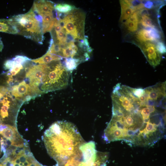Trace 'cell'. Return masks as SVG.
I'll return each mask as SVG.
<instances>
[{
  "label": "cell",
  "instance_id": "18",
  "mask_svg": "<svg viewBox=\"0 0 166 166\" xmlns=\"http://www.w3.org/2000/svg\"><path fill=\"white\" fill-rule=\"evenodd\" d=\"M65 32L66 31L64 30V29L61 31L56 33V38L58 41L57 42L60 43L65 44Z\"/></svg>",
  "mask_w": 166,
  "mask_h": 166
},
{
  "label": "cell",
  "instance_id": "1",
  "mask_svg": "<svg viewBox=\"0 0 166 166\" xmlns=\"http://www.w3.org/2000/svg\"><path fill=\"white\" fill-rule=\"evenodd\" d=\"M43 140L49 154L60 162L75 155L85 143L75 126L65 121L52 124L45 132Z\"/></svg>",
  "mask_w": 166,
  "mask_h": 166
},
{
  "label": "cell",
  "instance_id": "28",
  "mask_svg": "<svg viewBox=\"0 0 166 166\" xmlns=\"http://www.w3.org/2000/svg\"><path fill=\"white\" fill-rule=\"evenodd\" d=\"M29 166H30V165Z\"/></svg>",
  "mask_w": 166,
  "mask_h": 166
},
{
  "label": "cell",
  "instance_id": "5",
  "mask_svg": "<svg viewBox=\"0 0 166 166\" xmlns=\"http://www.w3.org/2000/svg\"><path fill=\"white\" fill-rule=\"evenodd\" d=\"M0 134L6 140L9 148H23L26 145L18 131L16 127L0 124Z\"/></svg>",
  "mask_w": 166,
  "mask_h": 166
},
{
  "label": "cell",
  "instance_id": "27",
  "mask_svg": "<svg viewBox=\"0 0 166 166\" xmlns=\"http://www.w3.org/2000/svg\"><path fill=\"white\" fill-rule=\"evenodd\" d=\"M37 166H41L40 164H38Z\"/></svg>",
  "mask_w": 166,
  "mask_h": 166
},
{
  "label": "cell",
  "instance_id": "10",
  "mask_svg": "<svg viewBox=\"0 0 166 166\" xmlns=\"http://www.w3.org/2000/svg\"><path fill=\"white\" fill-rule=\"evenodd\" d=\"M55 5L52 2L47 0H37L34 2L32 8L40 15L53 13L56 10Z\"/></svg>",
  "mask_w": 166,
  "mask_h": 166
},
{
  "label": "cell",
  "instance_id": "11",
  "mask_svg": "<svg viewBox=\"0 0 166 166\" xmlns=\"http://www.w3.org/2000/svg\"><path fill=\"white\" fill-rule=\"evenodd\" d=\"M120 3L121 9L120 20L122 22L126 20L136 11L131 6L130 0H121Z\"/></svg>",
  "mask_w": 166,
  "mask_h": 166
},
{
  "label": "cell",
  "instance_id": "2",
  "mask_svg": "<svg viewBox=\"0 0 166 166\" xmlns=\"http://www.w3.org/2000/svg\"><path fill=\"white\" fill-rule=\"evenodd\" d=\"M112 114L104 135L114 141L122 140L131 144L144 146L146 124L140 112H129L119 105L113 103Z\"/></svg>",
  "mask_w": 166,
  "mask_h": 166
},
{
  "label": "cell",
  "instance_id": "26",
  "mask_svg": "<svg viewBox=\"0 0 166 166\" xmlns=\"http://www.w3.org/2000/svg\"><path fill=\"white\" fill-rule=\"evenodd\" d=\"M0 166H6L1 160H0Z\"/></svg>",
  "mask_w": 166,
  "mask_h": 166
},
{
  "label": "cell",
  "instance_id": "23",
  "mask_svg": "<svg viewBox=\"0 0 166 166\" xmlns=\"http://www.w3.org/2000/svg\"><path fill=\"white\" fill-rule=\"evenodd\" d=\"M64 166H77L73 159L70 158L66 161Z\"/></svg>",
  "mask_w": 166,
  "mask_h": 166
},
{
  "label": "cell",
  "instance_id": "4",
  "mask_svg": "<svg viewBox=\"0 0 166 166\" xmlns=\"http://www.w3.org/2000/svg\"><path fill=\"white\" fill-rule=\"evenodd\" d=\"M49 64L42 79L40 87L42 94L62 89L68 84L69 72L60 61Z\"/></svg>",
  "mask_w": 166,
  "mask_h": 166
},
{
  "label": "cell",
  "instance_id": "24",
  "mask_svg": "<svg viewBox=\"0 0 166 166\" xmlns=\"http://www.w3.org/2000/svg\"><path fill=\"white\" fill-rule=\"evenodd\" d=\"M153 3L152 2L146 1L144 4V7L148 9L152 8L153 6Z\"/></svg>",
  "mask_w": 166,
  "mask_h": 166
},
{
  "label": "cell",
  "instance_id": "12",
  "mask_svg": "<svg viewBox=\"0 0 166 166\" xmlns=\"http://www.w3.org/2000/svg\"><path fill=\"white\" fill-rule=\"evenodd\" d=\"M139 22V11H135L126 20L124 25L128 31L134 32L138 29Z\"/></svg>",
  "mask_w": 166,
  "mask_h": 166
},
{
  "label": "cell",
  "instance_id": "15",
  "mask_svg": "<svg viewBox=\"0 0 166 166\" xmlns=\"http://www.w3.org/2000/svg\"><path fill=\"white\" fill-rule=\"evenodd\" d=\"M0 32L13 34L18 33L10 18L0 19Z\"/></svg>",
  "mask_w": 166,
  "mask_h": 166
},
{
  "label": "cell",
  "instance_id": "6",
  "mask_svg": "<svg viewBox=\"0 0 166 166\" xmlns=\"http://www.w3.org/2000/svg\"><path fill=\"white\" fill-rule=\"evenodd\" d=\"M10 91L15 99L23 103L35 97L30 85L25 80L12 86Z\"/></svg>",
  "mask_w": 166,
  "mask_h": 166
},
{
  "label": "cell",
  "instance_id": "7",
  "mask_svg": "<svg viewBox=\"0 0 166 166\" xmlns=\"http://www.w3.org/2000/svg\"><path fill=\"white\" fill-rule=\"evenodd\" d=\"M140 48L151 65L155 67L160 64L161 61L160 55L154 44L150 42L144 43H142Z\"/></svg>",
  "mask_w": 166,
  "mask_h": 166
},
{
  "label": "cell",
  "instance_id": "19",
  "mask_svg": "<svg viewBox=\"0 0 166 166\" xmlns=\"http://www.w3.org/2000/svg\"><path fill=\"white\" fill-rule=\"evenodd\" d=\"M130 89L133 95L138 98L145 93L144 89L141 88H133L130 87Z\"/></svg>",
  "mask_w": 166,
  "mask_h": 166
},
{
  "label": "cell",
  "instance_id": "13",
  "mask_svg": "<svg viewBox=\"0 0 166 166\" xmlns=\"http://www.w3.org/2000/svg\"><path fill=\"white\" fill-rule=\"evenodd\" d=\"M78 50L77 47L74 42L70 43L65 48L62 49L61 56L62 59H65L71 58L77 59L75 57L77 55Z\"/></svg>",
  "mask_w": 166,
  "mask_h": 166
},
{
  "label": "cell",
  "instance_id": "25",
  "mask_svg": "<svg viewBox=\"0 0 166 166\" xmlns=\"http://www.w3.org/2000/svg\"><path fill=\"white\" fill-rule=\"evenodd\" d=\"M3 48V44L0 37V52H1Z\"/></svg>",
  "mask_w": 166,
  "mask_h": 166
},
{
  "label": "cell",
  "instance_id": "14",
  "mask_svg": "<svg viewBox=\"0 0 166 166\" xmlns=\"http://www.w3.org/2000/svg\"><path fill=\"white\" fill-rule=\"evenodd\" d=\"M61 58L56 55L51 54L47 51L42 57L38 58L31 60V61L39 64H48L53 61H59Z\"/></svg>",
  "mask_w": 166,
  "mask_h": 166
},
{
  "label": "cell",
  "instance_id": "20",
  "mask_svg": "<svg viewBox=\"0 0 166 166\" xmlns=\"http://www.w3.org/2000/svg\"><path fill=\"white\" fill-rule=\"evenodd\" d=\"M7 146L6 140L0 134V155L2 152L6 153Z\"/></svg>",
  "mask_w": 166,
  "mask_h": 166
},
{
  "label": "cell",
  "instance_id": "16",
  "mask_svg": "<svg viewBox=\"0 0 166 166\" xmlns=\"http://www.w3.org/2000/svg\"><path fill=\"white\" fill-rule=\"evenodd\" d=\"M142 13L140 17L139 16V22L144 27L147 28L155 27L153 24L152 19L150 16V15L147 13L143 12L142 10H139Z\"/></svg>",
  "mask_w": 166,
  "mask_h": 166
},
{
  "label": "cell",
  "instance_id": "9",
  "mask_svg": "<svg viewBox=\"0 0 166 166\" xmlns=\"http://www.w3.org/2000/svg\"><path fill=\"white\" fill-rule=\"evenodd\" d=\"M166 83H158L154 86L144 89L148 100L156 101L161 97H165Z\"/></svg>",
  "mask_w": 166,
  "mask_h": 166
},
{
  "label": "cell",
  "instance_id": "3",
  "mask_svg": "<svg viewBox=\"0 0 166 166\" xmlns=\"http://www.w3.org/2000/svg\"><path fill=\"white\" fill-rule=\"evenodd\" d=\"M10 19L17 30V34L42 44V18L32 8L25 14L14 16Z\"/></svg>",
  "mask_w": 166,
  "mask_h": 166
},
{
  "label": "cell",
  "instance_id": "21",
  "mask_svg": "<svg viewBox=\"0 0 166 166\" xmlns=\"http://www.w3.org/2000/svg\"><path fill=\"white\" fill-rule=\"evenodd\" d=\"M156 46V49L160 54H164L166 52V48L164 44L161 42H158Z\"/></svg>",
  "mask_w": 166,
  "mask_h": 166
},
{
  "label": "cell",
  "instance_id": "22",
  "mask_svg": "<svg viewBox=\"0 0 166 166\" xmlns=\"http://www.w3.org/2000/svg\"><path fill=\"white\" fill-rule=\"evenodd\" d=\"M10 91L7 88L0 85V101L2 98Z\"/></svg>",
  "mask_w": 166,
  "mask_h": 166
},
{
  "label": "cell",
  "instance_id": "17",
  "mask_svg": "<svg viewBox=\"0 0 166 166\" xmlns=\"http://www.w3.org/2000/svg\"><path fill=\"white\" fill-rule=\"evenodd\" d=\"M54 8L57 12L63 14H68L75 9L74 6L66 3L55 5Z\"/></svg>",
  "mask_w": 166,
  "mask_h": 166
},
{
  "label": "cell",
  "instance_id": "8",
  "mask_svg": "<svg viewBox=\"0 0 166 166\" xmlns=\"http://www.w3.org/2000/svg\"><path fill=\"white\" fill-rule=\"evenodd\" d=\"M136 36L141 43L158 41L161 38L160 31L155 27L141 29L137 32Z\"/></svg>",
  "mask_w": 166,
  "mask_h": 166
}]
</instances>
